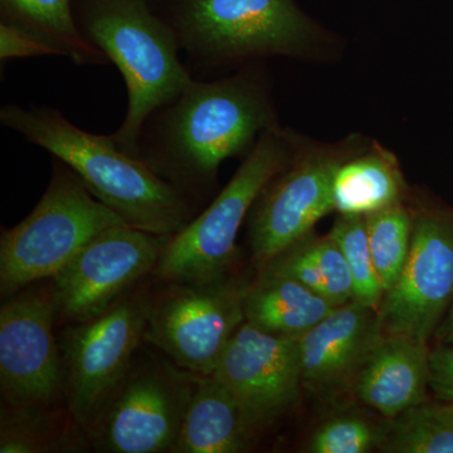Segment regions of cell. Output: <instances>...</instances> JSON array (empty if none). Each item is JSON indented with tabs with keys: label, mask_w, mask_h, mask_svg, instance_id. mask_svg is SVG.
<instances>
[{
	"label": "cell",
	"mask_w": 453,
	"mask_h": 453,
	"mask_svg": "<svg viewBox=\"0 0 453 453\" xmlns=\"http://www.w3.org/2000/svg\"><path fill=\"white\" fill-rule=\"evenodd\" d=\"M404 181L395 157L375 148L342 163L333 180L334 208L344 216H368L401 204Z\"/></svg>",
	"instance_id": "19"
},
{
	"label": "cell",
	"mask_w": 453,
	"mask_h": 453,
	"mask_svg": "<svg viewBox=\"0 0 453 453\" xmlns=\"http://www.w3.org/2000/svg\"><path fill=\"white\" fill-rule=\"evenodd\" d=\"M428 387L442 403L453 402V345L429 351Z\"/></svg>",
	"instance_id": "28"
},
{
	"label": "cell",
	"mask_w": 453,
	"mask_h": 453,
	"mask_svg": "<svg viewBox=\"0 0 453 453\" xmlns=\"http://www.w3.org/2000/svg\"><path fill=\"white\" fill-rule=\"evenodd\" d=\"M290 162V142L271 127L258 138L225 189L207 210L170 235L154 268L157 281H205L226 275L235 240L262 190Z\"/></svg>",
	"instance_id": "5"
},
{
	"label": "cell",
	"mask_w": 453,
	"mask_h": 453,
	"mask_svg": "<svg viewBox=\"0 0 453 453\" xmlns=\"http://www.w3.org/2000/svg\"><path fill=\"white\" fill-rule=\"evenodd\" d=\"M334 238L353 279L354 299L362 305L377 310L380 308L384 291L369 246L365 216H342L334 223Z\"/></svg>",
	"instance_id": "23"
},
{
	"label": "cell",
	"mask_w": 453,
	"mask_h": 453,
	"mask_svg": "<svg viewBox=\"0 0 453 453\" xmlns=\"http://www.w3.org/2000/svg\"><path fill=\"white\" fill-rule=\"evenodd\" d=\"M340 164L329 154L300 155L262 190L250 211V244L259 266L308 237L335 210L333 180Z\"/></svg>",
	"instance_id": "14"
},
{
	"label": "cell",
	"mask_w": 453,
	"mask_h": 453,
	"mask_svg": "<svg viewBox=\"0 0 453 453\" xmlns=\"http://www.w3.org/2000/svg\"><path fill=\"white\" fill-rule=\"evenodd\" d=\"M58 441V434L46 418L43 408L3 405L0 452H49L57 447Z\"/></svg>",
	"instance_id": "25"
},
{
	"label": "cell",
	"mask_w": 453,
	"mask_h": 453,
	"mask_svg": "<svg viewBox=\"0 0 453 453\" xmlns=\"http://www.w3.org/2000/svg\"><path fill=\"white\" fill-rule=\"evenodd\" d=\"M56 56L55 52L16 26L2 22L0 25V58L8 61L11 58L25 57Z\"/></svg>",
	"instance_id": "27"
},
{
	"label": "cell",
	"mask_w": 453,
	"mask_h": 453,
	"mask_svg": "<svg viewBox=\"0 0 453 453\" xmlns=\"http://www.w3.org/2000/svg\"><path fill=\"white\" fill-rule=\"evenodd\" d=\"M169 237L127 225L98 234L50 279L57 321L85 323L111 309L153 273Z\"/></svg>",
	"instance_id": "10"
},
{
	"label": "cell",
	"mask_w": 453,
	"mask_h": 453,
	"mask_svg": "<svg viewBox=\"0 0 453 453\" xmlns=\"http://www.w3.org/2000/svg\"><path fill=\"white\" fill-rule=\"evenodd\" d=\"M57 306L50 282L26 288L0 309V387L5 404L49 408L65 388L56 342Z\"/></svg>",
	"instance_id": "11"
},
{
	"label": "cell",
	"mask_w": 453,
	"mask_h": 453,
	"mask_svg": "<svg viewBox=\"0 0 453 453\" xmlns=\"http://www.w3.org/2000/svg\"><path fill=\"white\" fill-rule=\"evenodd\" d=\"M427 344L383 336L356 374V395L388 418L421 405L428 387Z\"/></svg>",
	"instance_id": "16"
},
{
	"label": "cell",
	"mask_w": 453,
	"mask_h": 453,
	"mask_svg": "<svg viewBox=\"0 0 453 453\" xmlns=\"http://www.w3.org/2000/svg\"><path fill=\"white\" fill-rule=\"evenodd\" d=\"M2 22L16 26L76 65H107L106 56L85 40L77 27L73 0H0Z\"/></svg>",
	"instance_id": "20"
},
{
	"label": "cell",
	"mask_w": 453,
	"mask_h": 453,
	"mask_svg": "<svg viewBox=\"0 0 453 453\" xmlns=\"http://www.w3.org/2000/svg\"><path fill=\"white\" fill-rule=\"evenodd\" d=\"M192 375L173 362L131 366L88 427L95 447L110 453L173 452L195 389Z\"/></svg>",
	"instance_id": "9"
},
{
	"label": "cell",
	"mask_w": 453,
	"mask_h": 453,
	"mask_svg": "<svg viewBox=\"0 0 453 453\" xmlns=\"http://www.w3.org/2000/svg\"><path fill=\"white\" fill-rule=\"evenodd\" d=\"M384 451L399 453H453V428L438 421L426 405L399 414Z\"/></svg>",
	"instance_id": "24"
},
{
	"label": "cell",
	"mask_w": 453,
	"mask_h": 453,
	"mask_svg": "<svg viewBox=\"0 0 453 453\" xmlns=\"http://www.w3.org/2000/svg\"><path fill=\"white\" fill-rule=\"evenodd\" d=\"M452 300L453 223L417 217L407 262L377 309L381 332L427 344Z\"/></svg>",
	"instance_id": "12"
},
{
	"label": "cell",
	"mask_w": 453,
	"mask_h": 453,
	"mask_svg": "<svg viewBox=\"0 0 453 453\" xmlns=\"http://www.w3.org/2000/svg\"><path fill=\"white\" fill-rule=\"evenodd\" d=\"M211 377L234 393L253 432L266 427L299 398V338L273 335L244 321Z\"/></svg>",
	"instance_id": "13"
},
{
	"label": "cell",
	"mask_w": 453,
	"mask_h": 453,
	"mask_svg": "<svg viewBox=\"0 0 453 453\" xmlns=\"http://www.w3.org/2000/svg\"><path fill=\"white\" fill-rule=\"evenodd\" d=\"M165 22L196 73L252 57L292 55L310 33L291 0H178Z\"/></svg>",
	"instance_id": "6"
},
{
	"label": "cell",
	"mask_w": 453,
	"mask_h": 453,
	"mask_svg": "<svg viewBox=\"0 0 453 453\" xmlns=\"http://www.w3.org/2000/svg\"><path fill=\"white\" fill-rule=\"evenodd\" d=\"M426 408L438 421L453 428V402L437 405H426Z\"/></svg>",
	"instance_id": "29"
},
{
	"label": "cell",
	"mask_w": 453,
	"mask_h": 453,
	"mask_svg": "<svg viewBox=\"0 0 453 453\" xmlns=\"http://www.w3.org/2000/svg\"><path fill=\"white\" fill-rule=\"evenodd\" d=\"M273 127L264 89L250 74L193 79L142 125L139 157L190 196L216 180L220 164L250 153L256 136Z\"/></svg>",
	"instance_id": "1"
},
{
	"label": "cell",
	"mask_w": 453,
	"mask_h": 453,
	"mask_svg": "<svg viewBox=\"0 0 453 453\" xmlns=\"http://www.w3.org/2000/svg\"><path fill=\"white\" fill-rule=\"evenodd\" d=\"M153 295L145 342L196 377H211L226 345L246 321L247 286L226 275L205 281L166 282Z\"/></svg>",
	"instance_id": "8"
},
{
	"label": "cell",
	"mask_w": 453,
	"mask_h": 453,
	"mask_svg": "<svg viewBox=\"0 0 453 453\" xmlns=\"http://www.w3.org/2000/svg\"><path fill=\"white\" fill-rule=\"evenodd\" d=\"M127 225L92 196L79 175L53 160L49 187L22 222L0 237V292L8 299L44 279H52L98 234Z\"/></svg>",
	"instance_id": "4"
},
{
	"label": "cell",
	"mask_w": 453,
	"mask_h": 453,
	"mask_svg": "<svg viewBox=\"0 0 453 453\" xmlns=\"http://www.w3.org/2000/svg\"><path fill=\"white\" fill-rule=\"evenodd\" d=\"M0 122L70 166L92 196L127 226L173 235L195 219L193 199L142 157L121 150L111 135L80 129L49 106L5 105Z\"/></svg>",
	"instance_id": "2"
},
{
	"label": "cell",
	"mask_w": 453,
	"mask_h": 453,
	"mask_svg": "<svg viewBox=\"0 0 453 453\" xmlns=\"http://www.w3.org/2000/svg\"><path fill=\"white\" fill-rule=\"evenodd\" d=\"M377 436L368 423L354 417L325 423L310 441L308 451L314 453H365L375 445Z\"/></svg>",
	"instance_id": "26"
},
{
	"label": "cell",
	"mask_w": 453,
	"mask_h": 453,
	"mask_svg": "<svg viewBox=\"0 0 453 453\" xmlns=\"http://www.w3.org/2000/svg\"><path fill=\"white\" fill-rule=\"evenodd\" d=\"M253 434L234 393L214 377H196L173 452H242Z\"/></svg>",
	"instance_id": "17"
},
{
	"label": "cell",
	"mask_w": 453,
	"mask_h": 453,
	"mask_svg": "<svg viewBox=\"0 0 453 453\" xmlns=\"http://www.w3.org/2000/svg\"><path fill=\"white\" fill-rule=\"evenodd\" d=\"M151 300L149 286L138 285L104 314L62 333L68 412L80 427L95 422L133 366L145 342Z\"/></svg>",
	"instance_id": "7"
},
{
	"label": "cell",
	"mask_w": 453,
	"mask_h": 453,
	"mask_svg": "<svg viewBox=\"0 0 453 453\" xmlns=\"http://www.w3.org/2000/svg\"><path fill=\"white\" fill-rule=\"evenodd\" d=\"M338 306L291 277L262 273L247 286L244 319L262 332L299 338Z\"/></svg>",
	"instance_id": "18"
},
{
	"label": "cell",
	"mask_w": 453,
	"mask_h": 453,
	"mask_svg": "<svg viewBox=\"0 0 453 453\" xmlns=\"http://www.w3.org/2000/svg\"><path fill=\"white\" fill-rule=\"evenodd\" d=\"M74 19L85 40L124 77L127 115L111 136L121 150L139 157L146 119L174 101L195 79L179 58L177 37L148 0H83Z\"/></svg>",
	"instance_id": "3"
},
{
	"label": "cell",
	"mask_w": 453,
	"mask_h": 453,
	"mask_svg": "<svg viewBox=\"0 0 453 453\" xmlns=\"http://www.w3.org/2000/svg\"><path fill=\"white\" fill-rule=\"evenodd\" d=\"M369 246L384 291L395 285L403 270L411 243L413 219L402 204L365 216Z\"/></svg>",
	"instance_id": "22"
},
{
	"label": "cell",
	"mask_w": 453,
	"mask_h": 453,
	"mask_svg": "<svg viewBox=\"0 0 453 453\" xmlns=\"http://www.w3.org/2000/svg\"><path fill=\"white\" fill-rule=\"evenodd\" d=\"M262 273L291 277L335 306L354 299L353 279L332 235L305 237L262 267Z\"/></svg>",
	"instance_id": "21"
},
{
	"label": "cell",
	"mask_w": 453,
	"mask_h": 453,
	"mask_svg": "<svg viewBox=\"0 0 453 453\" xmlns=\"http://www.w3.org/2000/svg\"><path fill=\"white\" fill-rule=\"evenodd\" d=\"M383 336L377 310L356 300L338 306L299 336L303 384L316 389L330 388L356 377Z\"/></svg>",
	"instance_id": "15"
},
{
	"label": "cell",
	"mask_w": 453,
	"mask_h": 453,
	"mask_svg": "<svg viewBox=\"0 0 453 453\" xmlns=\"http://www.w3.org/2000/svg\"><path fill=\"white\" fill-rule=\"evenodd\" d=\"M437 336L441 342H442V345H453V306L451 311L447 315L445 321L438 329Z\"/></svg>",
	"instance_id": "30"
}]
</instances>
